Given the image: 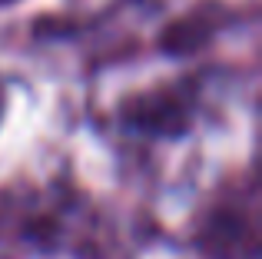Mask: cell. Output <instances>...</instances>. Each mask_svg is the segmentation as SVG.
<instances>
[{
	"instance_id": "6da1fadb",
	"label": "cell",
	"mask_w": 262,
	"mask_h": 259,
	"mask_svg": "<svg viewBox=\"0 0 262 259\" xmlns=\"http://www.w3.org/2000/svg\"><path fill=\"white\" fill-rule=\"evenodd\" d=\"M0 113H4V90H0Z\"/></svg>"
},
{
	"instance_id": "7a4b0ae2",
	"label": "cell",
	"mask_w": 262,
	"mask_h": 259,
	"mask_svg": "<svg viewBox=\"0 0 262 259\" xmlns=\"http://www.w3.org/2000/svg\"><path fill=\"white\" fill-rule=\"evenodd\" d=\"M7 4H17V0H0V7H7Z\"/></svg>"
}]
</instances>
